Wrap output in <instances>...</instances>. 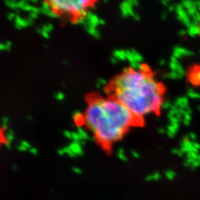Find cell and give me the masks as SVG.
<instances>
[{"label":"cell","mask_w":200,"mask_h":200,"mask_svg":"<svg viewBox=\"0 0 200 200\" xmlns=\"http://www.w3.org/2000/svg\"><path fill=\"white\" fill-rule=\"evenodd\" d=\"M198 11H199L197 10V8L196 7V6H193V7H190V8L188 9V10H187V13H188V14L189 15V16H191V17H193V16L196 14H197Z\"/></svg>","instance_id":"d6986e66"},{"label":"cell","mask_w":200,"mask_h":200,"mask_svg":"<svg viewBox=\"0 0 200 200\" xmlns=\"http://www.w3.org/2000/svg\"><path fill=\"white\" fill-rule=\"evenodd\" d=\"M175 105L181 109L185 110L187 108H188V100L185 96L179 97L175 102Z\"/></svg>","instance_id":"8fae6325"},{"label":"cell","mask_w":200,"mask_h":200,"mask_svg":"<svg viewBox=\"0 0 200 200\" xmlns=\"http://www.w3.org/2000/svg\"><path fill=\"white\" fill-rule=\"evenodd\" d=\"M182 121L184 122V124L185 125H188L190 124V121H191V114H189L186 112V113L183 116Z\"/></svg>","instance_id":"e0dca14e"},{"label":"cell","mask_w":200,"mask_h":200,"mask_svg":"<svg viewBox=\"0 0 200 200\" xmlns=\"http://www.w3.org/2000/svg\"><path fill=\"white\" fill-rule=\"evenodd\" d=\"M176 12H177L178 19L184 25H185L188 27L191 24L192 20L190 19L189 15L188 14L187 11H185V9L182 6V4L181 5H177L176 6Z\"/></svg>","instance_id":"277c9868"},{"label":"cell","mask_w":200,"mask_h":200,"mask_svg":"<svg viewBox=\"0 0 200 200\" xmlns=\"http://www.w3.org/2000/svg\"><path fill=\"white\" fill-rule=\"evenodd\" d=\"M187 33L191 37H195L200 35V25L192 21L191 24L188 27Z\"/></svg>","instance_id":"9c48e42d"},{"label":"cell","mask_w":200,"mask_h":200,"mask_svg":"<svg viewBox=\"0 0 200 200\" xmlns=\"http://www.w3.org/2000/svg\"><path fill=\"white\" fill-rule=\"evenodd\" d=\"M134 5H133L132 0L130 1L123 2L120 5V9L121 11V15L124 17H128V16H134L135 14L134 11Z\"/></svg>","instance_id":"5b68a950"},{"label":"cell","mask_w":200,"mask_h":200,"mask_svg":"<svg viewBox=\"0 0 200 200\" xmlns=\"http://www.w3.org/2000/svg\"><path fill=\"white\" fill-rule=\"evenodd\" d=\"M7 142V139L5 134V130H3L2 128H0V147L3 146L5 144H6Z\"/></svg>","instance_id":"5bb4252c"},{"label":"cell","mask_w":200,"mask_h":200,"mask_svg":"<svg viewBox=\"0 0 200 200\" xmlns=\"http://www.w3.org/2000/svg\"><path fill=\"white\" fill-rule=\"evenodd\" d=\"M182 5L183 7H184L185 9L188 10V9L190 8L191 7L195 6V2L188 1V0H186V1H183L182 2Z\"/></svg>","instance_id":"2e32d148"},{"label":"cell","mask_w":200,"mask_h":200,"mask_svg":"<svg viewBox=\"0 0 200 200\" xmlns=\"http://www.w3.org/2000/svg\"><path fill=\"white\" fill-rule=\"evenodd\" d=\"M162 108L164 110H168V109L171 110V108H172V105L170 102H163V104H162Z\"/></svg>","instance_id":"44dd1931"},{"label":"cell","mask_w":200,"mask_h":200,"mask_svg":"<svg viewBox=\"0 0 200 200\" xmlns=\"http://www.w3.org/2000/svg\"><path fill=\"white\" fill-rule=\"evenodd\" d=\"M188 95L192 99H200V93L196 92L193 89H189L188 91Z\"/></svg>","instance_id":"9a60e30c"},{"label":"cell","mask_w":200,"mask_h":200,"mask_svg":"<svg viewBox=\"0 0 200 200\" xmlns=\"http://www.w3.org/2000/svg\"><path fill=\"white\" fill-rule=\"evenodd\" d=\"M126 57L127 60L130 63L131 62H139L141 63V62L143 61V58L142 57V55L139 53H138L136 50L131 49L126 50Z\"/></svg>","instance_id":"52a82bcc"},{"label":"cell","mask_w":200,"mask_h":200,"mask_svg":"<svg viewBox=\"0 0 200 200\" xmlns=\"http://www.w3.org/2000/svg\"><path fill=\"white\" fill-rule=\"evenodd\" d=\"M80 120L104 147L120 140L136 119L116 99L93 98L88 101Z\"/></svg>","instance_id":"6da1fadb"},{"label":"cell","mask_w":200,"mask_h":200,"mask_svg":"<svg viewBox=\"0 0 200 200\" xmlns=\"http://www.w3.org/2000/svg\"><path fill=\"white\" fill-rule=\"evenodd\" d=\"M112 92L136 119L158 111L163 104V89L149 73L125 69L114 79Z\"/></svg>","instance_id":"7a4b0ae2"},{"label":"cell","mask_w":200,"mask_h":200,"mask_svg":"<svg viewBox=\"0 0 200 200\" xmlns=\"http://www.w3.org/2000/svg\"><path fill=\"white\" fill-rule=\"evenodd\" d=\"M170 68L171 69V71L177 72L182 78L185 74V71L183 67L179 63V59L174 57H171V62H170Z\"/></svg>","instance_id":"8992f818"},{"label":"cell","mask_w":200,"mask_h":200,"mask_svg":"<svg viewBox=\"0 0 200 200\" xmlns=\"http://www.w3.org/2000/svg\"><path fill=\"white\" fill-rule=\"evenodd\" d=\"M114 56L116 57V59H118V60H126L127 57H126V51L122 50H116L114 52Z\"/></svg>","instance_id":"4fadbf2b"},{"label":"cell","mask_w":200,"mask_h":200,"mask_svg":"<svg viewBox=\"0 0 200 200\" xmlns=\"http://www.w3.org/2000/svg\"><path fill=\"white\" fill-rule=\"evenodd\" d=\"M192 21L197 24H200V11H198L197 14L192 17Z\"/></svg>","instance_id":"ffe728a7"},{"label":"cell","mask_w":200,"mask_h":200,"mask_svg":"<svg viewBox=\"0 0 200 200\" xmlns=\"http://www.w3.org/2000/svg\"><path fill=\"white\" fill-rule=\"evenodd\" d=\"M179 128V124H177V123H171L169 125V126L168 127V135L170 136V137H173L176 135L177 131H178V129Z\"/></svg>","instance_id":"7c38bea8"},{"label":"cell","mask_w":200,"mask_h":200,"mask_svg":"<svg viewBox=\"0 0 200 200\" xmlns=\"http://www.w3.org/2000/svg\"><path fill=\"white\" fill-rule=\"evenodd\" d=\"M199 111H200V107H199Z\"/></svg>","instance_id":"4dcf8cb0"},{"label":"cell","mask_w":200,"mask_h":200,"mask_svg":"<svg viewBox=\"0 0 200 200\" xmlns=\"http://www.w3.org/2000/svg\"><path fill=\"white\" fill-rule=\"evenodd\" d=\"M186 33H187V31L185 30H181V31H179V35H180V36H185Z\"/></svg>","instance_id":"cb8c5ba5"},{"label":"cell","mask_w":200,"mask_h":200,"mask_svg":"<svg viewBox=\"0 0 200 200\" xmlns=\"http://www.w3.org/2000/svg\"><path fill=\"white\" fill-rule=\"evenodd\" d=\"M94 2L89 0H50L45 2L48 11L54 16L77 23L91 14Z\"/></svg>","instance_id":"3957f363"},{"label":"cell","mask_w":200,"mask_h":200,"mask_svg":"<svg viewBox=\"0 0 200 200\" xmlns=\"http://www.w3.org/2000/svg\"><path fill=\"white\" fill-rule=\"evenodd\" d=\"M170 11H176V6L175 5H170L169 7H168Z\"/></svg>","instance_id":"d4e9b609"},{"label":"cell","mask_w":200,"mask_h":200,"mask_svg":"<svg viewBox=\"0 0 200 200\" xmlns=\"http://www.w3.org/2000/svg\"><path fill=\"white\" fill-rule=\"evenodd\" d=\"M193 55V53L189 50L186 48H182V47H176L173 49V57H174L177 59H180L182 57H189V56Z\"/></svg>","instance_id":"ba28073f"},{"label":"cell","mask_w":200,"mask_h":200,"mask_svg":"<svg viewBox=\"0 0 200 200\" xmlns=\"http://www.w3.org/2000/svg\"><path fill=\"white\" fill-rule=\"evenodd\" d=\"M162 3L163 4V5H165V6H168V3H169V2H168V1H162Z\"/></svg>","instance_id":"83f0119b"},{"label":"cell","mask_w":200,"mask_h":200,"mask_svg":"<svg viewBox=\"0 0 200 200\" xmlns=\"http://www.w3.org/2000/svg\"><path fill=\"white\" fill-rule=\"evenodd\" d=\"M164 63H165V61L163 60V59H162V60L160 61V65H164Z\"/></svg>","instance_id":"f1b7e54d"},{"label":"cell","mask_w":200,"mask_h":200,"mask_svg":"<svg viewBox=\"0 0 200 200\" xmlns=\"http://www.w3.org/2000/svg\"><path fill=\"white\" fill-rule=\"evenodd\" d=\"M189 80L194 85H200V69H195L190 73Z\"/></svg>","instance_id":"30bf717a"},{"label":"cell","mask_w":200,"mask_h":200,"mask_svg":"<svg viewBox=\"0 0 200 200\" xmlns=\"http://www.w3.org/2000/svg\"><path fill=\"white\" fill-rule=\"evenodd\" d=\"M133 18H134V19H136V20H139L140 19L139 16L138 14H135L134 15V16H133Z\"/></svg>","instance_id":"484cf974"},{"label":"cell","mask_w":200,"mask_h":200,"mask_svg":"<svg viewBox=\"0 0 200 200\" xmlns=\"http://www.w3.org/2000/svg\"><path fill=\"white\" fill-rule=\"evenodd\" d=\"M188 136H189V139H193V140H194L196 138H197V136H196V134H194V133H190L189 135H188Z\"/></svg>","instance_id":"7402d4cb"},{"label":"cell","mask_w":200,"mask_h":200,"mask_svg":"<svg viewBox=\"0 0 200 200\" xmlns=\"http://www.w3.org/2000/svg\"><path fill=\"white\" fill-rule=\"evenodd\" d=\"M162 18L163 19H165L167 18V14H166V13H164V14L162 15Z\"/></svg>","instance_id":"4316f807"},{"label":"cell","mask_w":200,"mask_h":200,"mask_svg":"<svg viewBox=\"0 0 200 200\" xmlns=\"http://www.w3.org/2000/svg\"><path fill=\"white\" fill-rule=\"evenodd\" d=\"M195 6L197 8V10L200 11V1L195 2Z\"/></svg>","instance_id":"603a6c76"},{"label":"cell","mask_w":200,"mask_h":200,"mask_svg":"<svg viewBox=\"0 0 200 200\" xmlns=\"http://www.w3.org/2000/svg\"><path fill=\"white\" fill-rule=\"evenodd\" d=\"M164 76H166L165 78H169V79H179V78H182L177 72H174V71L170 72L169 74H166Z\"/></svg>","instance_id":"ac0fdd59"},{"label":"cell","mask_w":200,"mask_h":200,"mask_svg":"<svg viewBox=\"0 0 200 200\" xmlns=\"http://www.w3.org/2000/svg\"><path fill=\"white\" fill-rule=\"evenodd\" d=\"M159 132H160V133H162V134H164V133L165 132V131H164V129H160V130H159Z\"/></svg>","instance_id":"f546056e"}]
</instances>
